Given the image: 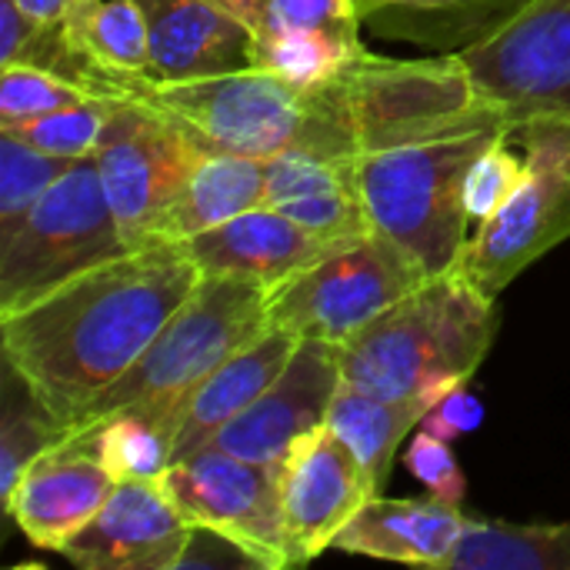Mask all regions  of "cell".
Masks as SVG:
<instances>
[{
    "instance_id": "1",
    "label": "cell",
    "mask_w": 570,
    "mask_h": 570,
    "mask_svg": "<svg viewBox=\"0 0 570 570\" xmlns=\"http://www.w3.org/2000/svg\"><path fill=\"white\" fill-rule=\"evenodd\" d=\"M200 277L184 244L124 250L3 314V361L67 431L137 364Z\"/></svg>"
},
{
    "instance_id": "7",
    "label": "cell",
    "mask_w": 570,
    "mask_h": 570,
    "mask_svg": "<svg viewBox=\"0 0 570 570\" xmlns=\"http://www.w3.org/2000/svg\"><path fill=\"white\" fill-rule=\"evenodd\" d=\"M508 134L524 154V177L508 204L474 227L458 264V274L488 297L570 237V120L534 117Z\"/></svg>"
},
{
    "instance_id": "18",
    "label": "cell",
    "mask_w": 570,
    "mask_h": 570,
    "mask_svg": "<svg viewBox=\"0 0 570 570\" xmlns=\"http://www.w3.org/2000/svg\"><path fill=\"white\" fill-rule=\"evenodd\" d=\"M468 521L471 518L461 511V504H448L431 494L404 501L377 494L361 504V511L337 531L331 548L377 561L444 570L468 531Z\"/></svg>"
},
{
    "instance_id": "30",
    "label": "cell",
    "mask_w": 570,
    "mask_h": 570,
    "mask_svg": "<svg viewBox=\"0 0 570 570\" xmlns=\"http://www.w3.org/2000/svg\"><path fill=\"white\" fill-rule=\"evenodd\" d=\"M73 160L43 154L0 130V234L13 230L30 207L67 174Z\"/></svg>"
},
{
    "instance_id": "34",
    "label": "cell",
    "mask_w": 570,
    "mask_h": 570,
    "mask_svg": "<svg viewBox=\"0 0 570 570\" xmlns=\"http://www.w3.org/2000/svg\"><path fill=\"white\" fill-rule=\"evenodd\" d=\"M404 464L407 471L428 488L431 498L448 501V504H464L468 498V478L458 464V454L448 441L431 438L424 431H414L411 444L404 448Z\"/></svg>"
},
{
    "instance_id": "19",
    "label": "cell",
    "mask_w": 570,
    "mask_h": 570,
    "mask_svg": "<svg viewBox=\"0 0 570 570\" xmlns=\"http://www.w3.org/2000/svg\"><path fill=\"white\" fill-rule=\"evenodd\" d=\"M301 337L287 331H267L230 361H224L180 407L174 421V461H184L214 444V438L244 414L287 367Z\"/></svg>"
},
{
    "instance_id": "23",
    "label": "cell",
    "mask_w": 570,
    "mask_h": 570,
    "mask_svg": "<svg viewBox=\"0 0 570 570\" xmlns=\"http://www.w3.org/2000/svg\"><path fill=\"white\" fill-rule=\"evenodd\" d=\"M444 570H570V521L501 524L471 518Z\"/></svg>"
},
{
    "instance_id": "17",
    "label": "cell",
    "mask_w": 570,
    "mask_h": 570,
    "mask_svg": "<svg viewBox=\"0 0 570 570\" xmlns=\"http://www.w3.org/2000/svg\"><path fill=\"white\" fill-rule=\"evenodd\" d=\"M147 20L154 83H184L254 67V30L210 0H137Z\"/></svg>"
},
{
    "instance_id": "36",
    "label": "cell",
    "mask_w": 570,
    "mask_h": 570,
    "mask_svg": "<svg viewBox=\"0 0 570 570\" xmlns=\"http://www.w3.org/2000/svg\"><path fill=\"white\" fill-rule=\"evenodd\" d=\"M484 424V404L468 391V384L448 391L417 424V431L431 434V438H441L448 444H454L458 438L478 431Z\"/></svg>"
},
{
    "instance_id": "13",
    "label": "cell",
    "mask_w": 570,
    "mask_h": 570,
    "mask_svg": "<svg viewBox=\"0 0 570 570\" xmlns=\"http://www.w3.org/2000/svg\"><path fill=\"white\" fill-rule=\"evenodd\" d=\"M374 498L354 451L324 424L304 434L281 464V501L294 564L331 551L337 531Z\"/></svg>"
},
{
    "instance_id": "6",
    "label": "cell",
    "mask_w": 570,
    "mask_h": 570,
    "mask_svg": "<svg viewBox=\"0 0 570 570\" xmlns=\"http://www.w3.org/2000/svg\"><path fill=\"white\" fill-rule=\"evenodd\" d=\"M124 250L130 247L107 204L97 160H73L30 214L0 234V317Z\"/></svg>"
},
{
    "instance_id": "37",
    "label": "cell",
    "mask_w": 570,
    "mask_h": 570,
    "mask_svg": "<svg viewBox=\"0 0 570 570\" xmlns=\"http://www.w3.org/2000/svg\"><path fill=\"white\" fill-rule=\"evenodd\" d=\"M190 568H257L264 570V564L247 551L240 548L237 541L210 531V528H194L190 524V544L180 558L177 570Z\"/></svg>"
},
{
    "instance_id": "38",
    "label": "cell",
    "mask_w": 570,
    "mask_h": 570,
    "mask_svg": "<svg viewBox=\"0 0 570 570\" xmlns=\"http://www.w3.org/2000/svg\"><path fill=\"white\" fill-rule=\"evenodd\" d=\"M210 3L234 13L237 20H244L254 30V37H261L271 23V3L267 0H210Z\"/></svg>"
},
{
    "instance_id": "8",
    "label": "cell",
    "mask_w": 570,
    "mask_h": 570,
    "mask_svg": "<svg viewBox=\"0 0 570 570\" xmlns=\"http://www.w3.org/2000/svg\"><path fill=\"white\" fill-rule=\"evenodd\" d=\"M424 281L428 274L411 254L384 234L367 230L277 284L267 294V324L341 347Z\"/></svg>"
},
{
    "instance_id": "10",
    "label": "cell",
    "mask_w": 570,
    "mask_h": 570,
    "mask_svg": "<svg viewBox=\"0 0 570 570\" xmlns=\"http://www.w3.org/2000/svg\"><path fill=\"white\" fill-rule=\"evenodd\" d=\"M207 154L177 120L144 100H117L94 154L107 204L130 250L150 247L154 224Z\"/></svg>"
},
{
    "instance_id": "39",
    "label": "cell",
    "mask_w": 570,
    "mask_h": 570,
    "mask_svg": "<svg viewBox=\"0 0 570 570\" xmlns=\"http://www.w3.org/2000/svg\"><path fill=\"white\" fill-rule=\"evenodd\" d=\"M13 3L37 20H60L70 7V0H13Z\"/></svg>"
},
{
    "instance_id": "15",
    "label": "cell",
    "mask_w": 570,
    "mask_h": 570,
    "mask_svg": "<svg viewBox=\"0 0 570 570\" xmlns=\"http://www.w3.org/2000/svg\"><path fill=\"white\" fill-rule=\"evenodd\" d=\"M117 478L87 451L53 444L3 498L7 518L40 551H60L114 494Z\"/></svg>"
},
{
    "instance_id": "9",
    "label": "cell",
    "mask_w": 570,
    "mask_h": 570,
    "mask_svg": "<svg viewBox=\"0 0 570 570\" xmlns=\"http://www.w3.org/2000/svg\"><path fill=\"white\" fill-rule=\"evenodd\" d=\"M454 53L474 94L511 127L534 117L570 120V0H528L488 37Z\"/></svg>"
},
{
    "instance_id": "27",
    "label": "cell",
    "mask_w": 570,
    "mask_h": 570,
    "mask_svg": "<svg viewBox=\"0 0 570 570\" xmlns=\"http://www.w3.org/2000/svg\"><path fill=\"white\" fill-rule=\"evenodd\" d=\"M63 424L40 404L30 384L3 361V404H0V498L13 491L20 474L60 444Z\"/></svg>"
},
{
    "instance_id": "22",
    "label": "cell",
    "mask_w": 570,
    "mask_h": 570,
    "mask_svg": "<svg viewBox=\"0 0 570 570\" xmlns=\"http://www.w3.org/2000/svg\"><path fill=\"white\" fill-rule=\"evenodd\" d=\"M434 404L438 401H431V397L391 401V397H377V394L357 391L351 384H341V391L331 404V414H327V428L354 451L374 498L391 481L401 441L417 431L421 417Z\"/></svg>"
},
{
    "instance_id": "21",
    "label": "cell",
    "mask_w": 570,
    "mask_h": 570,
    "mask_svg": "<svg viewBox=\"0 0 570 570\" xmlns=\"http://www.w3.org/2000/svg\"><path fill=\"white\" fill-rule=\"evenodd\" d=\"M3 63L47 70L87 90L90 97H104V100H137L140 90L154 83L150 77H134L100 67L70 40L63 20L27 17L13 0H0V67Z\"/></svg>"
},
{
    "instance_id": "33",
    "label": "cell",
    "mask_w": 570,
    "mask_h": 570,
    "mask_svg": "<svg viewBox=\"0 0 570 570\" xmlns=\"http://www.w3.org/2000/svg\"><path fill=\"white\" fill-rule=\"evenodd\" d=\"M83 100H97L87 90L37 70V67H23V63H3L0 73V124H17V120H30V117H43L63 107H77ZM104 100V97H100Z\"/></svg>"
},
{
    "instance_id": "14",
    "label": "cell",
    "mask_w": 570,
    "mask_h": 570,
    "mask_svg": "<svg viewBox=\"0 0 570 570\" xmlns=\"http://www.w3.org/2000/svg\"><path fill=\"white\" fill-rule=\"evenodd\" d=\"M190 524L160 478L117 481L107 504L57 554L83 570H177Z\"/></svg>"
},
{
    "instance_id": "35",
    "label": "cell",
    "mask_w": 570,
    "mask_h": 570,
    "mask_svg": "<svg viewBox=\"0 0 570 570\" xmlns=\"http://www.w3.org/2000/svg\"><path fill=\"white\" fill-rule=\"evenodd\" d=\"M271 20L314 27L341 37H361V13L354 0H267Z\"/></svg>"
},
{
    "instance_id": "5",
    "label": "cell",
    "mask_w": 570,
    "mask_h": 570,
    "mask_svg": "<svg viewBox=\"0 0 570 570\" xmlns=\"http://www.w3.org/2000/svg\"><path fill=\"white\" fill-rule=\"evenodd\" d=\"M508 127V120H484L361 157L357 184L371 230L411 254L428 277L458 271L471 240L464 207L468 170Z\"/></svg>"
},
{
    "instance_id": "3",
    "label": "cell",
    "mask_w": 570,
    "mask_h": 570,
    "mask_svg": "<svg viewBox=\"0 0 570 570\" xmlns=\"http://www.w3.org/2000/svg\"><path fill=\"white\" fill-rule=\"evenodd\" d=\"M498 324V297L478 291L464 274L428 277L341 344L344 384L391 401H441L448 391L471 384Z\"/></svg>"
},
{
    "instance_id": "29",
    "label": "cell",
    "mask_w": 570,
    "mask_h": 570,
    "mask_svg": "<svg viewBox=\"0 0 570 570\" xmlns=\"http://www.w3.org/2000/svg\"><path fill=\"white\" fill-rule=\"evenodd\" d=\"M117 100H83L77 107H63L43 117H30V120H17V124H0V130L13 134L17 140L63 157V160H83L94 157L107 127V117L114 110Z\"/></svg>"
},
{
    "instance_id": "25",
    "label": "cell",
    "mask_w": 570,
    "mask_h": 570,
    "mask_svg": "<svg viewBox=\"0 0 570 570\" xmlns=\"http://www.w3.org/2000/svg\"><path fill=\"white\" fill-rule=\"evenodd\" d=\"M60 444H73L94 454L117 481H154L174 464L170 434L140 414H110Z\"/></svg>"
},
{
    "instance_id": "26",
    "label": "cell",
    "mask_w": 570,
    "mask_h": 570,
    "mask_svg": "<svg viewBox=\"0 0 570 570\" xmlns=\"http://www.w3.org/2000/svg\"><path fill=\"white\" fill-rule=\"evenodd\" d=\"M361 50V37L271 20L267 30L254 37V67L274 70L294 83H324L337 77Z\"/></svg>"
},
{
    "instance_id": "20",
    "label": "cell",
    "mask_w": 570,
    "mask_h": 570,
    "mask_svg": "<svg viewBox=\"0 0 570 570\" xmlns=\"http://www.w3.org/2000/svg\"><path fill=\"white\" fill-rule=\"evenodd\" d=\"M267 160L207 150L154 224L150 244H184L237 214L264 207Z\"/></svg>"
},
{
    "instance_id": "24",
    "label": "cell",
    "mask_w": 570,
    "mask_h": 570,
    "mask_svg": "<svg viewBox=\"0 0 570 570\" xmlns=\"http://www.w3.org/2000/svg\"><path fill=\"white\" fill-rule=\"evenodd\" d=\"M60 20L70 40L100 67L147 77L150 40L137 0H70Z\"/></svg>"
},
{
    "instance_id": "2",
    "label": "cell",
    "mask_w": 570,
    "mask_h": 570,
    "mask_svg": "<svg viewBox=\"0 0 570 570\" xmlns=\"http://www.w3.org/2000/svg\"><path fill=\"white\" fill-rule=\"evenodd\" d=\"M354 60L324 83H294L274 70L247 67L204 80L150 83L137 100L177 120L207 150L261 160L284 150L361 160L367 127Z\"/></svg>"
},
{
    "instance_id": "32",
    "label": "cell",
    "mask_w": 570,
    "mask_h": 570,
    "mask_svg": "<svg viewBox=\"0 0 570 570\" xmlns=\"http://www.w3.org/2000/svg\"><path fill=\"white\" fill-rule=\"evenodd\" d=\"M511 130V127H508ZM501 134L491 140L471 164L468 180H464V207L474 227L488 224L514 194V187L524 177V154L514 147L511 134Z\"/></svg>"
},
{
    "instance_id": "4",
    "label": "cell",
    "mask_w": 570,
    "mask_h": 570,
    "mask_svg": "<svg viewBox=\"0 0 570 570\" xmlns=\"http://www.w3.org/2000/svg\"><path fill=\"white\" fill-rule=\"evenodd\" d=\"M267 287L247 277L204 274L190 297L170 314L137 364L94 397L73 424L63 431L77 434L110 414H140L160 424L174 441V421L184 401L237 351L271 331L267 324ZM60 438V441H63Z\"/></svg>"
},
{
    "instance_id": "31",
    "label": "cell",
    "mask_w": 570,
    "mask_h": 570,
    "mask_svg": "<svg viewBox=\"0 0 570 570\" xmlns=\"http://www.w3.org/2000/svg\"><path fill=\"white\" fill-rule=\"evenodd\" d=\"M357 187V160H331L307 150H284L267 160L264 207H284L294 200Z\"/></svg>"
},
{
    "instance_id": "28",
    "label": "cell",
    "mask_w": 570,
    "mask_h": 570,
    "mask_svg": "<svg viewBox=\"0 0 570 570\" xmlns=\"http://www.w3.org/2000/svg\"><path fill=\"white\" fill-rule=\"evenodd\" d=\"M528 0H354L361 23H377L384 30L407 33L414 40L428 20L441 30H471L474 40L488 37Z\"/></svg>"
},
{
    "instance_id": "11",
    "label": "cell",
    "mask_w": 570,
    "mask_h": 570,
    "mask_svg": "<svg viewBox=\"0 0 570 570\" xmlns=\"http://www.w3.org/2000/svg\"><path fill=\"white\" fill-rule=\"evenodd\" d=\"M160 484L187 524L237 541L264 570L294 568L281 501V468L254 464L210 444L174 461Z\"/></svg>"
},
{
    "instance_id": "16",
    "label": "cell",
    "mask_w": 570,
    "mask_h": 570,
    "mask_svg": "<svg viewBox=\"0 0 570 570\" xmlns=\"http://www.w3.org/2000/svg\"><path fill=\"white\" fill-rule=\"evenodd\" d=\"M347 240L321 237L274 207H254L184 240V250L204 274L247 277L274 291L277 284L314 267Z\"/></svg>"
},
{
    "instance_id": "12",
    "label": "cell",
    "mask_w": 570,
    "mask_h": 570,
    "mask_svg": "<svg viewBox=\"0 0 570 570\" xmlns=\"http://www.w3.org/2000/svg\"><path fill=\"white\" fill-rule=\"evenodd\" d=\"M341 384V347L301 337L277 381L214 438V448L254 464L281 468L304 434L327 424Z\"/></svg>"
}]
</instances>
